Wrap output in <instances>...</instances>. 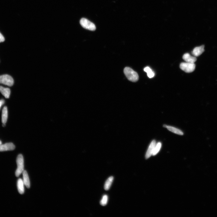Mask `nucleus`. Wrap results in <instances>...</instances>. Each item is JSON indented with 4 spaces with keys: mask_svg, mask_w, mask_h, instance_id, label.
<instances>
[{
    "mask_svg": "<svg viewBox=\"0 0 217 217\" xmlns=\"http://www.w3.org/2000/svg\"><path fill=\"white\" fill-rule=\"evenodd\" d=\"M17 168L15 171V175L17 177L23 173L24 171V160L21 154L18 155L17 160Z\"/></svg>",
    "mask_w": 217,
    "mask_h": 217,
    "instance_id": "2",
    "label": "nucleus"
},
{
    "mask_svg": "<svg viewBox=\"0 0 217 217\" xmlns=\"http://www.w3.org/2000/svg\"><path fill=\"white\" fill-rule=\"evenodd\" d=\"M24 185L23 180L19 179L17 182V188L18 191L21 194H23L24 193Z\"/></svg>",
    "mask_w": 217,
    "mask_h": 217,
    "instance_id": "11",
    "label": "nucleus"
},
{
    "mask_svg": "<svg viewBox=\"0 0 217 217\" xmlns=\"http://www.w3.org/2000/svg\"><path fill=\"white\" fill-rule=\"evenodd\" d=\"M5 41V38L2 35V34L0 33V43L3 42Z\"/></svg>",
    "mask_w": 217,
    "mask_h": 217,
    "instance_id": "19",
    "label": "nucleus"
},
{
    "mask_svg": "<svg viewBox=\"0 0 217 217\" xmlns=\"http://www.w3.org/2000/svg\"><path fill=\"white\" fill-rule=\"evenodd\" d=\"M161 143L160 142H159L156 144L152 154L153 156L155 155L158 153L161 148Z\"/></svg>",
    "mask_w": 217,
    "mask_h": 217,
    "instance_id": "17",
    "label": "nucleus"
},
{
    "mask_svg": "<svg viewBox=\"0 0 217 217\" xmlns=\"http://www.w3.org/2000/svg\"><path fill=\"white\" fill-rule=\"evenodd\" d=\"M2 126L3 127H5L6 126V124H3Z\"/></svg>",
    "mask_w": 217,
    "mask_h": 217,
    "instance_id": "21",
    "label": "nucleus"
},
{
    "mask_svg": "<svg viewBox=\"0 0 217 217\" xmlns=\"http://www.w3.org/2000/svg\"><path fill=\"white\" fill-rule=\"evenodd\" d=\"M205 46L202 45L195 48L192 52V55L195 57H198L205 51Z\"/></svg>",
    "mask_w": 217,
    "mask_h": 217,
    "instance_id": "8",
    "label": "nucleus"
},
{
    "mask_svg": "<svg viewBox=\"0 0 217 217\" xmlns=\"http://www.w3.org/2000/svg\"><path fill=\"white\" fill-rule=\"evenodd\" d=\"M8 110L6 106H4L2 110V121L3 123L6 124L8 118Z\"/></svg>",
    "mask_w": 217,
    "mask_h": 217,
    "instance_id": "14",
    "label": "nucleus"
},
{
    "mask_svg": "<svg viewBox=\"0 0 217 217\" xmlns=\"http://www.w3.org/2000/svg\"><path fill=\"white\" fill-rule=\"evenodd\" d=\"M196 66L194 63H182L180 65V68L186 73H191L195 70Z\"/></svg>",
    "mask_w": 217,
    "mask_h": 217,
    "instance_id": "4",
    "label": "nucleus"
},
{
    "mask_svg": "<svg viewBox=\"0 0 217 217\" xmlns=\"http://www.w3.org/2000/svg\"><path fill=\"white\" fill-rule=\"evenodd\" d=\"M2 143L1 141V140H0V145H1V144Z\"/></svg>",
    "mask_w": 217,
    "mask_h": 217,
    "instance_id": "22",
    "label": "nucleus"
},
{
    "mask_svg": "<svg viewBox=\"0 0 217 217\" xmlns=\"http://www.w3.org/2000/svg\"><path fill=\"white\" fill-rule=\"evenodd\" d=\"M114 180L113 176H111L106 180L104 186L105 190L107 191L110 189Z\"/></svg>",
    "mask_w": 217,
    "mask_h": 217,
    "instance_id": "15",
    "label": "nucleus"
},
{
    "mask_svg": "<svg viewBox=\"0 0 217 217\" xmlns=\"http://www.w3.org/2000/svg\"><path fill=\"white\" fill-rule=\"evenodd\" d=\"M0 83L12 86L14 83L12 77L8 75H4L0 76Z\"/></svg>",
    "mask_w": 217,
    "mask_h": 217,
    "instance_id": "5",
    "label": "nucleus"
},
{
    "mask_svg": "<svg viewBox=\"0 0 217 217\" xmlns=\"http://www.w3.org/2000/svg\"><path fill=\"white\" fill-rule=\"evenodd\" d=\"M23 181L26 187L29 189L30 187V183L28 175L26 170H24L23 173Z\"/></svg>",
    "mask_w": 217,
    "mask_h": 217,
    "instance_id": "10",
    "label": "nucleus"
},
{
    "mask_svg": "<svg viewBox=\"0 0 217 217\" xmlns=\"http://www.w3.org/2000/svg\"><path fill=\"white\" fill-rule=\"evenodd\" d=\"M156 144V142L155 140H153L151 143L146 154V159L149 158L152 155Z\"/></svg>",
    "mask_w": 217,
    "mask_h": 217,
    "instance_id": "7",
    "label": "nucleus"
},
{
    "mask_svg": "<svg viewBox=\"0 0 217 217\" xmlns=\"http://www.w3.org/2000/svg\"><path fill=\"white\" fill-rule=\"evenodd\" d=\"M82 26L84 28L91 31H94L96 29L95 25L88 19L83 18L80 21Z\"/></svg>",
    "mask_w": 217,
    "mask_h": 217,
    "instance_id": "3",
    "label": "nucleus"
},
{
    "mask_svg": "<svg viewBox=\"0 0 217 217\" xmlns=\"http://www.w3.org/2000/svg\"><path fill=\"white\" fill-rule=\"evenodd\" d=\"M108 196L106 195H104L100 201V204L102 206H105L106 205L108 202Z\"/></svg>",
    "mask_w": 217,
    "mask_h": 217,
    "instance_id": "18",
    "label": "nucleus"
},
{
    "mask_svg": "<svg viewBox=\"0 0 217 217\" xmlns=\"http://www.w3.org/2000/svg\"><path fill=\"white\" fill-rule=\"evenodd\" d=\"M124 72L129 81L133 82H136L138 80V74L130 68L126 67L124 69Z\"/></svg>",
    "mask_w": 217,
    "mask_h": 217,
    "instance_id": "1",
    "label": "nucleus"
},
{
    "mask_svg": "<svg viewBox=\"0 0 217 217\" xmlns=\"http://www.w3.org/2000/svg\"><path fill=\"white\" fill-rule=\"evenodd\" d=\"M144 71L147 73V75L150 78H152L155 76L154 73L149 67L145 68L144 69Z\"/></svg>",
    "mask_w": 217,
    "mask_h": 217,
    "instance_id": "16",
    "label": "nucleus"
},
{
    "mask_svg": "<svg viewBox=\"0 0 217 217\" xmlns=\"http://www.w3.org/2000/svg\"><path fill=\"white\" fill-rule=\"evenodd\" d=\"M182 58L186 62L189 63H194L197 60L196 57L191 56L189 53L184 54Z\"/></svg>",
    "mask_w": 217,
    "mask_h": 217,
    "instance_id": "9",
    "label": "nucleus"
},
{
    "mask_svg": "<svg viewBox=\"0 0 217 217\" xmlns=\"http://www.w3.org/2000/svg\"><path fill=\"white\" fill-rule=\"evenodd\" d=\"M5 101L4 100L2 99L0 100V109L1 106L4 104Z\"/></svg>",
    "mask_w": 217,
    "mask_h": 217,
    "instance_id": "20",
    "label": "nucleus"
},
{
    "mask_svg": "<svg viewBox=\"0 0 217 217\" xmlns=\"http://www.w3.org/2000/svg\"><path fill=\"white\" fill-rule=\"evenodd\" d=\"M15 149V146L12 143H6L0 145V151H12Z\"/></svg>",
    "mask_w": 217,
    "mask_h": 217,
    "instance_id": "6",
    "label": "nucleus"
},
{
    "mask_svg": "<svg viewBox=\"0 0 217 217\" xmlns=\"http://www.w3.org/2000/svg\"><path fill=\"white\" fill-rule=\"evenodd\" d=\"M0 92L6 98H9L10 94V90L8 88H5L0 86Z\"/></svg>",
    "mask_w": 217,
    "mask_h": 217,
    "instance_id": "13",
    "label": "nucleus"
},
{
    "mask_svg": "<svg viewBox=\"0 0 217 217\" xmlns=\"http://www.w3.org/2000/svg\"><path fill=\"white\" fill-rule=\"evenodd\" d=\"M164 126L167 128L169 131L175 134L180 135H183L184 134L183 132L179 129L172 126H167L166 125H164Z\"/></svg>",
    "mask_w": 217,
    "mask_h": 217,
    "instance_id": "12",
    "label": "nucleus"
}]
</instances>
